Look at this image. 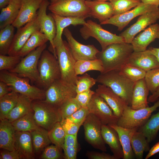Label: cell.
<instances>
[{"label":"cell","mask_w":159,"mask_h":159,"mask_svg":"<svg viewBox=\"0 0 159 159\" xmlns=\"http://www.w3.org/2000/svg\"><path fill=\"white\" fill-rule=\"evenodd\" d=\"M32 101L27 96L19 94L17 104L9 113L6 119L11 122L32 111Z\"/></svg>","instance_id":"4dcf8cb0"},{"label":"cell","mask_w":159,"mask_h":159,"mask_svg":"<svg viewBox=\"0 0 159 159\" xmlns=\"http://www.w3.org/2000/svg\"><path fill=\"white\" fill-rule=\"evenodd\" d=\"M81 107L75 100V97L69 99L58 108L62 119H66Z\"/></svg>","instance_id":"7bdbcfd3"},{"label":"cell","mask_w":159,"mask_h":159,"mask_svg":"<svg viewBox=\"0 0 159 159\" xmlns=\"http://www.w3.org/2000/svg\"><path fill=\"white\" fill-rule=\"evenodd\" d=\"M22 58L19 55L7 56L0 54V70L9 71L14 69Z\"/></svg>","instance_id":"bcb514c9"},{"label":"cell","mask_w":159,"mask_h":159,"mask_svg":"<svg viewBox=\"0 0 159 159\" xmlns=\"http://www.w3.org/2000/svg\"><path fill=\"white\" fill-rule=\"evenodd\" d=\"M157 6H158L146 4L141 2L139 4L132 9L122 14L113 15L108 20L100 23V24L112 25L117 27L118 30L120 31L134 18Z\"/></svg>","instance_id":"ac0fdd59"},{"label":"cell","mask_w":159,"mask_h":159,"mask_svg":"<svg viewBox=\"0 0 159 159\" xmlns=\"http://www.w3.org/2000/svg\"><path fill=\"white\" fill-rule=\"evenodd\" d=\"M87 107L90 113L98 118L102 125L117 124L118 118L105 100L96 92L93 95Z\"/></svg>","instance_id":"5bb4252c"},{"label":"cell","mask_w":159,"mask_h":159,"mask_svg":"<svg viewBox=\"0 0 159 159\" xmlns=\"http://www.w3.org/2000/svg\"><path fill=\"white\" fill-rule=\"evenodd\" d=\"M50 3L49 0H43L37 11L40 26V31L44 34L50 43V49L53 54L57 58L54 44L57 31L54 19L51 14H47V9Z\"/></svg>","instance_id":"9a60e30c"},{"label":"cell","mask_w":159,"mask_h":159,"mask_svg":"<svg viewBox=\"0 0 159 159\" xmlns=\"http://www.w3.org/2000/svg\"><path fill=\"white\" fill-rule=\"evenodd\" d=\"M86 0H59L50 3L48 8L52 13L64 17L85 19L91 17Z\"/></svg>","instance_id":"52a82bcc"},{"label":"cell","mask_w":159,"mask_h":159,"mask_svg":"<svg viewBox=\"0 0 159 159\" xmlns=\"http://www.w3.org/2000/svg\"><path fill=\"white\" fill-rule=\"evenodd\" d=\"M149 91L144 78L135 82L132 92L131 108L136 110L149 107L148 96Z\"/></svg>","instance_id":"d4e9b609"},{"label":"cell","mask_w":159,"mask_h":159,"mask_svg":"<svg viewBox=\"0 0 159 159\" xmlns=\"http://www.w3.org/2000/svg\"><path fill=\"white\" fill-rule=\"evenodd\" d=\"M159 98V87L148 98V102H153L158 100Z\"/></svg>","instance_id":"680465c9"},{"label":"cell","mask_w":159,"mask_h":159,"mask_svg":"<svg viewBox=\"0 0 159 159\" xmlns=\"http://www.w3.org/2000/svg\"><path fill=\"white\" fill-rule=\"evenodd\" d=\"M0 152V159H21L22 157L16 150L12 151L3 149Z\"/></svg>","instance_id":"f5cc1de1"},{"label":"cell","mask_w":159,"mask_h":159,"mask_svg":"<svg viewBox=\"0 0 159 159\" xmlns=\"http://www.w3.org/2000/svg\"><path fill=\"white\" fill-rule=\"evenodd\" d=\"M96 80L97 82L110 87L128 105L131 106L135 82L125 77L120 70H112L101 73Z\"/></svg>","instance_id":"7a4b0ae2"},{"label":"cell","mask_w":159,"mask_h":159,"mask_svg":"<svg viewBox=\"0 0 159 159\" xmlns=\"http://www.w3.org/2000/svg\"><path fill=\"white\" fill-rule=\"evenodd\" d=\"M112 6L114 15L125 13L140 4L138 0H112L110 1Z\"/></svg>","instance_id":"b9f144b4"},{"label":"cell","mask_w":159,"mask_h":159,"mask_svg":"<svg viewBox=\"0 0 159 159\" xmlns=\"http://www.w3.org/2000/svg\"><path fill=\"white\" fill-rule=\"evenodd\" d=\"M39 74L38 83L46 90L54 82L60 79L61 74L57 58L45 49L39 59L38 65Z\"/></svg>","instance_id":"277c9868"},{"label":"cell","mask_w":159,"mask_h":159,"mask_svg":"<svg viewBox=\"0 0 159 159\" xmlns=\"http://www.w3.org/2000/svg\"><path fill=\"white\" fill-rule=\"evenodd\" d=\"M55 48L61 72V80L64 82L76 85L78 76L75 74L74 67L76 61L67 42L63 40L55 45Z\"/></svg>","instance_id":"8992f818"},{"label":"cell","mask_w":159,"mask_h":159,"mask_svg":"<svg viewBox=\"0 0 159 159\" xmlns=\"http://www.w3.org/2000/svg\"><path fill=\"white\" fill-rule=\"evenodd\" d=\"M127 64L139 68L146 72L159 67V62L157 58L148 49L140 52L133 51Z\"/></svg>","instance_id":"7402d4cb"},{"label":"cell","mask_w":159,"mask_h":159,"mask_svg":"<svg viewBox=\"0 0 159 159\" xmlns=\"http://www.w3.org/2000/svg\"><path fill=\"white\" fill-rule=\"evenodd\" d=\"M48 135L52 143L62 151L63 149L66 134L60 122L55 124L48 131Z\"/></svg>","instance_id":"ab89813d"},{"label":"cell","mask_w":159,"mask_h":159,"mask_svg":"<svg viewBox=\"0 0 159 159\" xmlns=\"http://www.w3.org/2000/svg\"><path fill=\"white\" fill-rule=\"evenodd\" d=\"M48 41L46 36L40 31L34 32L26 42L18 55L24 57L38 47L45 44Z\"/></svg>","instance_id":"1f68e13d"},{"label":"cell","mask_w":159,"mask_h":159,"mask_svg":"<svg viewBox=\"0 0 159 159\" xmlns=\"http://www.w3.org/2000/svg\"><path fill=\"white\" fill-rule=\"evenodd\" d=\"M49 0L51 2L50 3H53L59 0Z\"/></svg>","instance_id":"e7e4bbea"},{"label":"cell","mask_w":159,"mask_h":159,"mask_svg":"<svg viewBox=\"0 0 159 159\" xmlns=\"http://www.w3.org/2000/svg\"><path fill=\"white\" fill-rule=\"evenodd\" d=\"M120 71L124 76L134 82L144 78L146 73L143 70L127 64L123 66Z\"/></svg>","instance_id":"60d3db41"},{"label":"cell","mask_w":159,"mask_h":159,"mask_svg":"<svg viewBox=\"0 0 159 159\" xmlns=\"http://www.w3.org/2000/svg\"><path fill=\"white\" fill-rule=\"evenodd\" d=\"M159 107V100L152 106L134 110L130 106L127 105L121 116L118 118L117 125L128 129H139L148 121L153 112Z\"/></svg>","instance_id":"9c48e42d"},{"label":"cell","mask_w":159,"mask_h":159,"mask_svg":"<svg viewBox=\"0 0 159 159\" xmlns=\"http://www.w3.org/2000/svg\"><path fill=\"white\" fill-rule=\"evenodd\" d=\"M159 152V142L155 144L149 150L145 159H148Z\"/></svg>","instance_id":"6f0895ef"},{"label":"cell","mask_w":159,"mask_h":159,"mask_svg":"<svg viewBox=\"0 0 159 159\" xmlns=\"http://www.w3.org/2000/svg\"><path fill=\"white\" fill-rule=\"evenodd\" d=\"M64 146H77V135H66Z\"/></svg>","instance_id":"11a10c76"},{"label":"cell","mask_w":159,"mask_h":159,"mask_svg":"<svg viewBox=\"0 0 159 159\" xmlns=\"http://www.w3.org/2000/svg\"><path fill=\"white\" fill-rule=\"evenodd\" d=\"M75 74L82 75L90 70H96L101 73L104 72V69L101 61L98 59L92 60L76 61L74 67Z\"/></svg>","instance_id":"74e56055"},{"label":"cell","mask_w":159,"mask_h":159,"mask_svg":"<svg viewBox=\"0 0 159 159\" xmlns=\"http://www.w3.org/2000/svg\"><path fill=\"white\" fill-rule=\"evenodd\" d=\"M11 0H0V9L5 7L10 3Z\"/></svg>","instance_id":"6125c7cd"},{"label":"cell","mask_w":159,"mask_h":159,"mask_svg":"<svg viewBox=\"0 0 159 159\" xmlns=\"http://www.w3.org/2000/svg\"><path fill=\"white\" fill-rule=\"evenodd\" d=\"M32 136L34 150L39 153L52 143L48 135V131L42 128L30 132Z\"/></svg>","instance_id":"d590c367"},{"label":"cell","mask_w":159,"mask_h":159,"mask_svg":"<svg viewBox=\"0 0 159 159\" xmlns=\"http://www.w3.org/2000/svg\"><path fill=\"white\" fill-rule=\"evenodd\" d=\"M11 123L17 131L31 132L42 128L37 123L34 117L33 110Z\"/></svg>","instance_id":"836d02e7"},{"label":"cell","mask_w":159,"mask_h":159,"mask_svg":"<svg viewBox=\"0 0 159 159\" xmlns=\"http://www.w3.org/2000/svg\"><path fill=\"white\" fill-rule=\"evenodd\" d=\"M95 91L105 100L115 115L118 118H119L124 108L128 105L126 102L110 87L104 85H98Z\"/></svg>","instance_id":"ffe728a7"},{"label":"cell","mask_w":159,"mask_h":159,"mask_svg":"<svg viewBox=\"0 0 159 159\" xmlns=\"http://www.w3.org/2000/svg\"><path fill=\"white\" fill-rule=\"evenodd\" d=\"M14 147L22 158H34V151L30 132L16 131Z\"/></svg>","instance_id":"603a6c76"},{"label":"cell","mask_w":159,"mask_h":159,"mask_svg":"<svg viewBox=\"0 0 159 159\" xmlns=\"http://www.w3.org/2000/svg\"><path fill=\"white\" fill-rule=\"evenodd\" d=\"M108 125L114 129L118 134L123 151V159H133L134 157V153L131 147V140L134 133L138 129L126 128L117 124Z\"/></svg>","instance_id":"484cf974"},{"label":"cell","mask_w":159,"mask_h":159,"mask_svg":"<svg viewBox=\"0 0 159 159\" xmlns=\"http://www.w3.org/2000/svg\"><path fill=\"white\" fill-rule=\"evenodd\" d=\"M159 19L158 6L140 15L135 23L119 34L126 43L131 44L135 36L150 25L155 23Z\"/></svg>","instance_id":"4fadbf2b"},{"label":"cell","mask_w":159,"mask_h":159,"mask_svg":"<svg viewBox=\"0 0 159 159\" xmlns=\"http://www.w3.org/2000/svg\"><path fill=\"white\" fill-rule=\"evenodd\" d=\"M146 137L141 132L136 131L133 135L131 140V147L137 158H143L144 152L150 150V147Z\"/></svg>","instance_id":"d6a6232c"},{"label":"cell","mask_w":159,"mask_h":159,"mask_svg":"<svg viewBox=\"0 0 159 159\" xmlns=\"http://www.w3.org/2000/svg\"><path fill=\"white\" fill-rule=\"evenodd\" d=\"M43 0H21L18 15L12 24L18 29L32 21L37 16V10Z\"/></svg>","instance_id":"d6986e66"},{"label":"cell","mask_w":159,"mask_h":159,"mask_svg":"<svg viewBox=\"0 0 159 159\" xmlns=\"http://www.w3.org/2000/svg\"><path fill=\"white\" fill-rule=\"evenodd\" d=\"M159 130V111L139 128V131L144 134L149 143L155 139Z\"/></svg>","instance_id":"8d00e7d4"},{"label":"cell","mask_w":159,"mask_h":159,"mask_svg":"<svg viewBox=\"0 0 159 159\" xmlns=\"http://www.w3.org/2000/svg\"><path fill=\"white\" fill-rule=\"evenodd\" d=\"M86 156L90 159H117L112 155L103 152L99 153L95 151H87Z\"/></svg>","instance_id":"816d5d0a"},{"label":"cell","mask_w":159,"mask_h":159,"mask_svg":"<svg viewBox=\"0 0 159 159\" xmlns=\"http://www.w3.org/2000/svg\"><path fill=\"white\" fill-rule=\"evenodd\" d=\"M140 1L145 4L159 6V0H140Z\"/></svg>","instance_id":"94428289"},{"label":"cell","mask_w":159,"mask_h":159,"mask_svg":"<svg viewBox=\"0 0 159 159\" xmlns=\"http://www.w3.org/2000/svg\"><path fill=\"white\" fill-rule=\"evenodd\" d=\"M0 80L5 82L11 90L29 97L32 100H44L45 90L31 85L27 79L6 70L0 71Z\"/></svg>","instance_id":"3957f363"},{"label":"cell","mask_w":159,"mask_h":159,"mask_svg":"<svg viewBox=\"0 0 159 159\" xmlns=\"http://www.w3.org/2000/svg\"><path fill=\"white\" fill-rule=\"evenodd\" d=\"M40 29L39 21L38 16L24 26L17 29L8 55H18L20 51L31 35L36 31H39Z\"/></svg>","instance_id":"e0dca14e"},{"label":"cell","mask_w":159,"mask_h":159,"mask_svg":"<svg viewBox=\"0 0 159 159\" xmlns=\"http://www.w3.org/2000/svg\"><path fill=\"white\" fill-rule=\"evenodd\" d=\"M139 0V1H140V0Z\"/></svg>","instance_id":"03108f58"},{"label":"cell","mask_w":159,"mask_h":159,"mask_svg":"<svg viewBox=\"0 0 159 159\" xmlns=\"http://www.w3.org/2000/svg\"><path fill=\"white\" fill-rule=\"evenodd\" d=\"M156 39L159 40V24L149 26L133 39L132 44L134 52L146 50L147 47Z\"/></svg>","instance_id":"44dd1931"},{"label":"cell","mask_w":159,"mask_h":159,"mask_svg":"<svg viewBox=\"0 0 159 159\" xmlns=\"http://www.w3.org/2000/svg\"><path fill=\"white\" fill-rule=\"evenodd\" d=\"M47 46L46 43L31 51L24 57L22 58L15 67L9 71L19 76L27 78L31 81L38 83L39 80L38 63Z\"/></svg>","instance_id":"5b68a950"},{"label":"cell","mask_w":159,"mask_h":159,"mask_svg":"<svg viewBox=\"0 0 159 159\" xmlns=\"http://www.w3.org/2000/svg\"><path fill=\"white\" fill-rule=\"evenodd\" d=\"M21 0H11L9 4L1 9L0 14V29L12 24L19 14Z\"/></svg>","instance_id":"f546056e"},{"label":"cell","mask_w":159,"mask_h":159,"mask_svg":"<svg viewBox=\"0 0 159 159\" xmlns=\"http://www.w3.org/2000/svg\"><path fill=\"white\" fill-rule=\"evenodd\" d=\"M96 82V79L91 77L87 73L81 76H78L76 83L77 93L90 89Z\"/></svg>","instance_id":"f6af8a7d"},{"label":"cell","mask_w":159,"mask_h":159,"mask_svg":"<svg viewBox=\"0 0 159 159\" xmlns=\"http://www.w3.org/2000/svg\"><path fill=\"white\" fill-rule=\"evenodd\" d=\"M32 105L34 119L39 127L48 131L61 121L58 108L44 100H33Z\"/></svg>","instance_id":"ba28073f"},{"label":"cell","mask_w":159,"mask_h":159,"mask_svg":"<svg viewBox=\"0 0 159 159\" xmlns=\"http://www.w3.org/2000/svg\"><path fill=\"white\" fill-rule=\"evenodd\" d=\"M133 51L131 44L125 42L115 43L100 51L97 57L102 62L104 73L112 70H120L127 64Z\"/></svg>","instance_id":"6da1fadb"},{"label":"cell","mask_w":159,"mask_h":159,"mask_svg":"<svg viewBox=\"0 0 159 159\" xmlns=\"http://www.w3.org/2000/svg\"><path fill=\"white\" fill-rule=\"evenodd\" d=\"M19 94L14 91L0 98V120L6 119L7 116L17 104Z\"/></svg>","instance_id":"e575fe53"},{"label":"cell","mask_w":159,"mask_h":159,"mask_svg":"<svg viewBox=\"0 0 159 159\" xmlns=\"http://www.w3.org/2000/svg\"><path fill=\"white\" fill-rule=\"evenodd\" d=\"M82 125L87 142L95 149L106 152L107 148L101 133L102 124L100 120L89 113Z\"/></svg>","instance_id":"7c38bea8"},{"label":"cell","mask_w":159,"mask_h":159,"mask_svg":"<svg viewBox=\"0 0 159 159\" xmlns=\"http://www.w3.org/2000/svg\"><path fill=\"white\" fill-rule=\"evenodd\" d=\"M144 79L149 91L153 93L159 87V67L146 72Z\"/></svg>","instance_id":"ee69618b"},{"label":"cell","mask_w":159,"mask_h":159,"mask_svg":"<svg viewBox=\"0 0 159 159\" xmlns=\"http://www.w3.org/2000/svg\"><path fill=\"white\" fill-rule=\"evenodd\" d=\"M14 28L10 24L0 29V54H8L14 36Z\"/></svg>","instance_id":"f35d334b"},{"label":"cell","mask_w":159,"mask_h":159,"mask_svg":"<svg viewBox=\"0 0 159 159\" xmlns=\"http://www.w3.org/2000/svg\"><path fill=\"white\" fill-rule=\"evenodd\" d=\"M11 91L9 86L4 82L0 81V98Z\"/></svg>","instance_id":"9f6ffc18"},{"label":"cell","mask_w":159,"mask_h":159,"mask_svg":"<svg viewBox=\"0 0 159 159\" xmlns=\"http://www.w3.org/2000/svg\"><path fill=\"white\" fill-rule=\"evenodd\" d=\"M76 85L63 82L61 79L57 80L45 90L44 100L58 108L77 95Z\"/></svg>","instance_id":"8fae6325"},{"label":"cell","mask_w":159,"mask_h":159,"mask_svg":"<svg viewBox=\"0 0 159 159\" xmlns=\"http://www.w3.org/2000/svg\"><path fill=\"white\" fill-rule=\"evenodd\" d=\"M61 151L55 145L48 146L44 149L41 157L43 159H60L64 158Z\"/></svg>","instance_id":"7dc6e473"},{"label":"cell","mask_w":159,"mask_h":159,"mask_svg":"<svg viewBox=\"0 0 159 159\" xmlns=\"http://www.w3.org/2000/svg\"><path fill=\"white\" fill-rule=\"evenodd\" d=\"M95 92L90 89L77 93L75 98L81 107H87L93 95Z\"/></svg>","instance_id":"681fc988"},{"label":"cell","mask_w":159,"mask_h":159,"mask_svg":"<svg viewBox=\"0 0 159 159\" xmlns=\"http://www.w3.org/2000/svg\"><path fill=\"white\" fill-rule=\"evenodd\" d=\"M89 113L87 107H81L66 119L81 126Z\"/></svg>","instance_id":"c3c4849f"},{"label":"cell","mask_w":159,"mask_h":159,"mask_svg":"<svg viewBox=\"0 0 159 159\" xmlns=\"http://www.w3.org/2000/svg\"><path fill=\"white\" fill-rule=\"evenodd\" d=\"M72 54L76 61L92 60L97 59V55L100 52L94 45H85L77 41L73 37L67 27L63 32Z\"/></svg>","instance_id":"2e32d148"},{"label":"cell","mask_w":159,"mask_h":159,"mask_svg":"<svg viewBox=\"0 0 159 159\" xmlns=\"http://www.w3.org/2000/svg\"><path fill=\"white\" fill-rule=\"evenodd\" d=\"M100 25L92 20H87L80 29L81 36L85 40L90 37L94 38L99 43L102 49L112 44L125 42L122 37L104 29Z\"/></svg>","instance_id":"30bf717a"},{"label":"cell","mask_w":159,"mask_h":159,"mask_svg":"<svg viewBox=\"0 0 159 159\" xmlns=\"http://www.w3.org/2000/svg\"><path fill=\"white\" fill-rule=\"evenodd\" d=\"M99 1H110L112 0H97Z\"/></svg>","instance_id":"be15d7a7"},{"label":"cell","mask_w":159,"mask_h":159,"mask_svg":"<svg viewBox=\"0 0 159 159\" xmlns=\"http://www.w3.org/2000/svg\"></svg>","instance_id":"003e7915"},{"label":"cell","mask_w":159,"mask_h":159,"mask_svg":"<svg viewBox=\"0 0 159 159\" xmlns=\"http://www.w3.org/2000/svg\"><path fill=\"white\" fill-rule=\"evenodd\" d=\"M101 133L105 143L109 146L117 159H123V152L117 133L108 125H102Z\"/></svg>","instance_id":"4316f807"},{"label":"cell","mask_w":159,"mask_h":159,"mask_svg":"<svg viewBox=\"0 0 159 159\" xmlns=\"http://www.w3.org/2000/svg\"><path fill=\"white\" fill-rule=\"evenodd\" d=\"M60 123L66 135H77L80 126L67 119H62Z\"/></svg>","instance_id":"f907efd6"},{"label":"cell","mask_w":159,"mask_h":159,"mask_svg":"<svg viewBox=\"0 0 159 159\" xmlns=\"http://www.w3.org/2000/svg\"><path fill=\"white\" fill-rule=\"evenodd\" d=\"M85 2L90 9L91 17L98 19L100 23L114 15L113 8L110 1L86 0Z\"/></svg>","instance_id":"cb8c5ba5"},{"label":"cell","mask_w":159,"mask_h":159,"mask_svg":"<svg viewBox=\"0 0 159 159\" xmlns=\"http://www.w3.org/2000/svg\"><path fill=\"white\" fill-rule=\"evenodd\" d=\"M148 49L151 53L155 57L159 62V48L150 47Z\"/></svg>","instance_id":"91938a15"},{"label":"cell","mask_w":159,"mask_h":159,"mask_svg":"<svg viewBox=\"0 0 159 159\" xmlns=\"http://www.w3.org/2000/svg\"><path fill=\"white\" fill-rule=\"evenodd\" d=\"M51 14L55 21L57 29L56 35L54 40V47L55 45L62 42V35L65 28L70 25H83L86 22L84 19L64 17L52 13Z\"/></svg>","instance_id":"f1b7e54d"},{"label":"cell","mask_w":159,"mask_h":159,"mask_svg":"<svg viewBox=\"0 0 159 159\" xmlns=\"http://www.w3.org/2000/svg\"><path fill=\"white\" fill-rule=\"evenodd\" d=\"M77 146H64L63 150L65 159H76L77 152Z\"/></svg>","instance_id":"db71d44e"},{"label":"cell","mask_w":159,"mask_h":159,"mask_svg":"<svg viewBox=\"0 0 159 159\" xmlns=\"http://www.w3.org/2000/svg\"><path fill=\"white\" fill-rule=\"evenodd\" d=\"M0 148L9 151L14 150L16 131L11 123L6 119L0 120Z\"/></svg>","instance_id":"83f0119b"}]
</instances>
